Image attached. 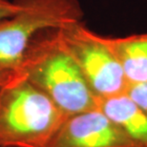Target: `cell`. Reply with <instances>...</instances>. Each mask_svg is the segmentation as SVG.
Returning a JSON list of instances; mask_svg holds the SVG:
<instances>
[{"label": "cell", "mask_w": 147, "mask_h": 147, "mask_svg": "<svg viewBox=\"0 0 147 147\" xmlns=\"http://www.w3.org/2000/svg\"><path fill=\"white\" fill-rule=\"evenodd\" d=\"M58 31L47 30L36 37L26 53L20 74L43 91L66 116L96 109L98 98Z\"/></svg>", "instance_id": "obj_1"}, {"label": "cell", "mask_w": 147, "mask_h": 147, "mask_svg": "<svg viewBox=\"0 0 147 147\" xmlns=\"http://www.w3.org/2000/svg\"><path fill=\"white\" fill-rule=\"evenodd\" d=\"M67 116L19 76L0 87V147H46Z\"/></svg>", "instance_id": "obj_2"}, {"label": "cell", "mask_w": 147, "mask_h": 147, "mask_svg": "<svg viewBox=\"0 0 147 147\" xmlns=\"http://www.w3.org/2000/svg\"><path fill=\"white\" fill-rule=\"evenodd\" d=\"M18 11L0 20V72L17 78L29 46L39 34L82 21L78 0H16Z\"/></svg>", "instance_id": "obj_3"}, {"label": "cell", "mask_w": 147, "mask_h": 147, "mask_svg": "<svg viewBox=\"0 0 147 147\" xmlns=\"http://www.w3.org/2000/svg\"><path fill=\"white\" fill-rule=\"evenodd\" d=\"M58 32L98 100L127 92V79L105 36L89 30L82 21Z\"/></svg>", "instance_id": "obj_4"}, {"label": "cell", "mask_w": 147, "mask_h": 147, "mask_svg": "<svg viewBox=\"0 0 147 147\" xmlns=\"http://www.w3.org/2000/svg\"><path fill=\"white\" fill-rule=\"evenodd\" d=\"M46 147H136L98 108L67 116Z\"/></svg>", "instance_id": "obj_5"}, {"label": "cell", "mask_w": 147, "mask_h": 147, "mask_svg": "<svg viewBox=\"0 0 147 147\" xmlns=\"http://www.w3.org/2000/svg\"><path fill=\"white\" fill-rule=\"evenodd\" d=\"M98 108L119 125L136 147H147V113L127 92L98 99Z\"/></svg>", "instance_id": "obj_6"}, {"label": "cell", "mask_w": 147, "mask_h": 147, "mask_svg": "<svg viewBox=\"0 0 147 147\" xmlns=\"http://www.w3.org/2000/svg\"><path fill=\"white\" fill-rule=\"evenodd\" d=\"M106 42L121 66L130 85L147 82V32L121 37H107Z\"/></svg>", "instance_id": "obj_7"}, {"label": "cell", "mask_w": 147, "mask_h": 147, "mask_svg": "<svg viewBox=\"0 0 147 147\" xmlns=\"http://www.w3.org/2000/svg\"><path fill=\"white\" fill-rule=\"evenodd\" d=\"M127 94L147 113V82L130 85Z\"/></svg>", "instance_id": "obj_8"}, {"label": "cell", "mask_w": 147, "mask_h": 147, "mask_svg": "<svg viewBox=\"0 0 147 147\" xmlns=\"http://www.w3.org/2000/svg\"><path fill=\"white\" fill-rule=\"evenodd\" d=\"M19 6L16 0H0V20L13 16L18 11Z\"/></svg>", "instance_id": "obj_9"}, {"label": "cell", "mask_w": 147, "mask_h": 147, "mask_svg": "<svg viewBox=\"0 0 147 147\" xmlns=\"http://www.w3.org/2000/svg\"><path fill=\"white\" fill-rule=\"evenodd\" d=\"M14 79H16V78H13L11 76L6 75V74L2 73V72H0V87L10 83L11 81L14 80Z\"/></svg>", "instance_id": "obj_10"}]
</instances>
